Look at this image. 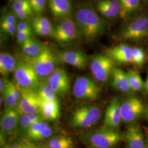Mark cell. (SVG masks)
Returning <instances> with one entry per match:
<instances>
[{
    "label": "cell",
    "instance_id": "obj_25",
    "mask_svg": "<svg viewBox=\"0 0 148 148\" xmlns=\"http://www.w3.org/2000/svg\"><path fill=\"white\" fill-rule=\"evenodd\" d=\"M126 74L133 92H142L145 90V82L137 71L130 70Z\"/></svg>",
    "mask_w": 148,
    "mask_h": 148
},
{
    "label": "cell",
    "instance_id": "obj_10",
    "mask_svg": "<svg viewBox=\"0 0 148 148\" xmlns=\"http://www.w3.org/2000/svg\"><path fill=\"white\" fill-rule=\"evenodd\" d=\"M60 43H68L80 37L79 32L74 16H69L62 19L54 27L52 37Z\"/></svg>",
    "mask_w": 148,
    "mask_h": 148
},
{
    "label": "cell",
    "instance_id": "obj_2",
    "mask_svg": "<svg viewBox=\"0 0 148 148\" xmlns=\"http://www.w3.org/2000/svg\"><path fill=\"white\" fill-rule=\"evenodd\" d=\"M21 59L32 66L39 77H47L57 68V58L47 45L37 56L30 57L23 54Z\"/></svg>",
    "mask_w": 148,
    "mask_h": 148
},
{
    "label": "cell",
    "instance_id": "obj_43",
    "mask_svg": "<svg viewBox=\"0 0 148 148\" xmlns=\"http://www.w3.org/2000/svg\"><path fill=\"white\" fill-rule=\"evenodd\" d=\"M145 144H147L145 148H148V133L147 135V143H145Z\"/></svg>",
    "mask_w": 148,
    "mask_h": 148
},
{
    "label": "cell",
    "instance_id": "obj_33",
    "mask_svg": "<svg viewBox=\"0 0 148 148\" xmlns=\"http://www.w3.org/2000/svg\"><path fill=\"white\" fill-rule=\"evenodd\" d=\"M31 24L32 27H54L49 19L42 16H34L32 18Z\"/></svg>",
    "mask_w": 148,
    "mask_h": 148
},
{
    "label": "cell",
    "instance_id": "obj_30",
    "mask_svg": "<svg viewBox=\"0 0 148 148\" xmlns=\"http://www.w3.org/2000/svg\"><path fill=\"white\" fill-rule=\"evenodd\" d=\"M2 93L6 108L16 109L19 105V101L16 99L14 95L12 94L11 90L9 89L7 85V81L5 89Z\"/></svg>",
    "mask_w": 148,
    "mask_h": 148
},
{
    "label": "cell",
    "instance_id": "obj_6",
    "mask_svg": "<svg viewBox=\"0 0 148 148\" xmlns=\"http://www.w3.org/2000/svg\"><path fill=\"white\" fill-rule=\"evenodd\" d=\"M14 76L17 86L21 88L35 90L40 84L39 77L32 66L21 59L17 60Z\"/></svg>",
    "mask_w": 148,
    "mask_h": 148
},
{
    "label": "cell",
    "instance_id": "obj_38",
    "mask_svg": "<svg viewBox=\"0 0 148 148\" xmlns=\"http://www.w3.org/2000/svg\"><path fill=\"white\" fill-rule=\"evenodd\" d=\"M1 31L11 36L14 35L17 32L16 24H1Z\"/></svg>",
    "mask_w": 148,
    "mask_h": 148
},
{
    "label": "cell",
    "instance_id": "obj_11",
    "mask_svg": "<svg viewBox=\"0 0 148 148\" xmlns=\"http://www.w3.org/2000/svg\"><path fill=\"white\" fill-rule=\"evenodd\" d=\"M46 82L57 95H65L70 91V81L68 74L61 68L57 67L54 69L48 76Z\"/></svg>",
    "mask_w": 148,
    "mask_h": 148
},
{
    "label": "cell",
    "instance_id": "obj_34",
    "mask_svg": "<svg viewBox=\"0 0 148 148\" xmlns=\"http://www.w3.org/2000/svg\"><path fill=\"white\" fill-rule=\"evenodd\" d=\"M11 11H32L28 0H16L13 1L11 5Z\"/></svg>",
    "mask_w": 148,
    "mask_h": 148
},
{
    "label": "cell",
    "instance_id": "obj_21",
    "mask_svg": "<svg viewBox=\"0 0 148 148\" xmlns=\"http://www.w3.org/2000/svg\"><path fill=\"white\" fill-rule=\"evenodd\" d=\"M40 100V113L43 117L49 121L57 120L60 115L58 101Z\"/></svg>",
    "mask_w": 148,
    "mask_h": 148
},
{
    "label": "cell",
    "instance_id": "obj_45",
    "mask_svg": "<svg viewBox=\"0 0 148 148\" xmlns=\"http://www.w3.org/2000/svg\"><path fill=\"white\" fill-rule=\"evenodd\" d=\"M12 1H16V0H12Z\"/></svg>",
    "mask_w": 148,
    "mask_h": 148
},
{
    "label": "cell",
    "instance_id": "obj_24",
    "mask_svg": "<svg viewBox=\"0 0 148 148\" xmlns=\"http://www.w3.org/2000/svg\"><path fill=\"white\" fill-rule=\"evenodd\" d=\"M121 6V11L120 16L126 19L136 14L141 7L142 0H119Z\"/></svg>",
    "mask_w": 148,
    "mask_h": 148
},
{
    "label": "cell",
    "instance_id": "obj_20",
    "mask_svg": "<svg viewBox=\"0 0 148 148\" xmlns=\"http://www.w3.org/2000/svg\"><path fill=\"white\" fill-rule=\"evenodd\" d=\"M112 86L115 90L127 94L133 92L127 74L122 69L115 67L112 73Z\"/></svg>",
    "mask_w": 148,
    "mask_h": 148
},
{
    "label": "cell",
    "instance_id": "obj_7",
    "mask_svg": "<svg viewBox=\"0 0 148 148\" xmlns=\"http://www.w3.org/2000/svg\"><path fill=\"white\" fill-rule=\"evenodd\" d=\"M122 120L126 124H134L145 111L142 101L135 95H130L121 101Z\"/></svg>",
    "mask_w": 148,
    "mask_h": 148
},
{
    "label": "cell",
    "instance_id": "obj_23",
    "mask_svg": "<svg viewBox=\"0 0 148 148\" xmlns=\"http://www.w3.org/2000/svg\"><path fill=\"white\" fill-rule=\"evenodd\" d=\"M17 60L10 53L1 52L0 54V73L7 76L14 73L16 70Z\"/></svg>",
    "mask_w": 148,
    "mask_h": 148
},
{
    "label": "cell",
    "instance_id": "obj_35",
    "mask_svg": "<svg viewBox=\"0 0 148 148\" xmlns=\"http://www.w3.org/2000/svg\"><path fill=\"white\" fill-rule=\"evenodd\" d=\"M34 32L37 35L41 36H51L52 37L54 30V27H32Z\"/></svg>",
    "mask_w": 148,
    "mask_h": 148
},
{
    "label": "cell",
    "instance_id": "obj_40",
    "mask_svg": "<svg viewBox=\"0 0 148 148\" xmlns=\"http://www.w3.org/2000/svg\"><path fill=\"white\" fill-rule=\"evenodd\" d=\"M5 148H38L36 146L25 142L14 143L7 145Z\"/></svg>",
    "mask_w": 148,
    "mask_h": 148
},
{
    "label": "cell",
    "instance_id": "obj_8",
    "mask_svg": "<svg viewBox=\"0 0 148 148\" xmlns=\"http://www.w3.org/2000/svg\"><path fill=\"white\" fill-rule=\"evenodd\" d=\"M121 139V136L116 129L104 127L90 133L88 141L93 148H112Z\"/></svg>",
    "mask_w": 148,
    "mask_h": 148
},
{
    "label": "cell",
    "instance_id": "obj_3",
    "mask_svg": "<svg viewBox=\"0 0 148 148\" xmlns=\"http://www.w3.org/2000/svg\"><path fill=\"white\" fill-rule=\"evenodd\" d=\"M101 115V109L97 106H81L74 110L70 119V123L75 128H90L98 121Z\"/></svg>",
    "mask_w": 148,
    "mask_h": 148
},
{
    "label": "cell",
    "instance_id": "obj_12",
    "mask_svg": "<svg viewBox=\"0 0 148 148\" xmlns=\"http://www.w3.org/2000/svg\"><path fill=\"white\" fill-rule=\"evenodd\" d=\"M20 88L21 98L16 110L22 114L33 115L40 113L41 100L36 92L34 90Z\"/></svg>",
    "mask_w": 148,
    "mask_h": 148
},
{
    "label": "cell",
    "instance_id": "obj_22",
    "mask_svg": "<svg viewBox=\"0 0 148 148\" xmlns=\"http://www.w3.org/2000/svg\"><path fill=\"white\" fill-rule=\"evenodd\" d=\"M45 46L46 45L32 37L21 44V51L27 56L34 57L41 53Z\"/></svg>",
    "mask_w": 148,
    "mask_h": 148
},
{
    "label": "cell",
    "instance_id": "obj_5",
    "mask_svg": "<svg viewBox=\"0 0 148 148\" xmlns=\"http://www.w3.org/2000/svg\"><path fill=\"white\" fill-rule=\"evenodd\" d=\"M115 62L107 54H98L92 57L90 69L94 78L102 84L109 82Z\"/></svg>",
    "mask_w": 148,
    "mask_h": 148
},
{
    "label": "cell",
    "instance_id": "obj_14",
    "mask_svg": "<svg viewBox=\"0 0 148 148\" xmlns=\"http://www.w3.org/2000/svg\"><path fill=\"white\" fill-rule=\"evenodd\" d=\"M121 101L118 97L114 98L106 110L104 119L105 127L116 129L122 121L121 113Z\"/></svg>",
    "mask_w": 148,
    "mask_h": 148
},
{
    "label": "cell",
    "instance_id": "obj_1",
    "mask_svg": "<svg viewBox=\"0 0 148 148\" xmlns=\"http://www.w3.org/2000/svg\"><path fill=\"white\" fill-rule=\"evenodd\" d=\"M74 17L80 37L86 41L95 40L106 31V21L90 1H81L76 8Z\"/></svg>",
    "mask_w": 148,
    "mask_h": 148
},
{
    "label": "cell",
    "instance_id": "obj_37",
    "mask_svg": "<svg viewBox=\"0 0 148 148\" xmlns=\"http://www.w3.org/2000/svg\"><path fill=\"white\" fill-rule=\"evenodd\" d=\"M33 32L32 29L28 30H24V31H20L16 32V38L17 41L21 44L24 42L25 41L31 38L32 37Z\"/></svg>",
    "mask_w": 148,
    "mask_h": 148
},
{
    "label": "cell",
    "instance_id": "obj_29",
    "mask_svg": "<svg viewBox=\"0 0 148 148\" xmlns=\"http://www.w3.org/2000/svg\"><path fill=\"white\" fill-rule=\"evenodd\" d=\"M48 126H49L48 124L44 120L35 123L27 130V137L32 140H35L37 135L41 132Z\"/></svg>",
    "mask_w": 148,
    "mask_h": 148
},
{
    "label": "cell",
    "instance_id": "obj_39",
    "mask_svg": "<svg viewBox=\"0 0 148 148\" xmlns=\"http://www.w3.org/2000/svg\"><path fill=\"white\" fill-rule=\"evenodd\" d=\"M16 29H17V32H20V31L32 30V27L31 23L27 21H24L17 23Z\"/></svg>",
    "mask_w": 148,
    "mask_h": 148
},
{
    "label": "cell",
    "instance_id": "obj_41",
    "mask_svg": "<svg viewBox=\"0 0 148 148\" xmlns=\"http://www.w3.org/2000/svg\"><path fill=\"white\" fill-rule=\"evenodd\" d=\"M5 85H6V80L2 77L0 79V91L1 92L3 93L4 90L5 89Z\"/></svg>",
    "mask_w": 148,
    "mask_h": 148
},
{
    "label": "cell",
    "instance_id": "obj_42",
    "mask_svg": "<svg viewBox=\"0 0 148 148\" xmlns=\"http://www.w3.org/2000/svg\"><path fill=\"white\" fill-rule=\"evenodd\" d=\"M145 90H146V91H147V92L148 95V71L147 79H146V81L145 82Z\"/></svg>",
    "mask_w": 148,
    "mask_h": 148
},
{
    "label": "cell",
    "instance_id": "obj_32",
    "mask_svg": "<svg viewBox=\"0 0 148 148\" xmlns=\"http://www.w3.org/2000/svg\"><path fill=\"white\" fill-rule=\"evenodd\" d=\"M32 12L36 16H42L46 8L47 0H28Z\"/></svg>",
    "mask_w": 148,
    "mask_h": 148
},
{
    "label": "cell",
    "instance_id": "obj_9",
    "mask_svg": "<svg viewBox=\"0 0 148 148\" xmlns=\"http://www.w3.org/2000/svg\"><path fill=\"white\" fill-rule=\"evenodd\" d=\"M101 92L98 84L90 77L79 76L76 78L73 87V94L76 98L81 101H95Z\"/></svg>",
    "mask_w": 148,
    "mask_h": 148
},
{
    "label": "cell",
    "instance_id": "obj_17",
    "mask_svg": "<svg viewBox=\"0 0 148 148\" xmlns=\"http://www.w3.org/2000/svg\"><path fill=\"white\" fill-rule=\"evenodd\" d=\"M115 63H132V48L125 43H120L115 47L109 48L106 54Z\"/></svg>",
    "mask_w": 148,
    "mask_h": 148
},
{
    "label": "cell",
    "instance_id": "obj_13",
    "mask_svg": "<svg viewBox=\"0 0 148 148\" xmlns=\"http://www.w3.org/2000/svg\"><path fill=\"white\" fill-rule=\"evenodd\" d=\"M95 10L106 19H115L120 16L121 6L119 0H95Z\"/></svg>",
    "mask_w": 148,
    "mask_h": 148
},
{
    "label": "cell",
    "instance_id": "obj_19",
    "mask_svg": "<svg viewBox=\"0 0 148 148\" xmlns=\"http://www.w3.org/2000/svg\"><path fill=\"white\" fill-rule=\"evenodd\" d=\"M127 148H145L143 133L140 127L134 124L130 125L125 133Z\"/></svg>",
    "mask_w": 148,
    "mask_h": 148
},
{
    "label": "cell",
    "instance_id": "obj_26",
    "mask_svg": "<svg viewBox=\"0 0 148 148\" xmlns=\"http://www.w3.org/2000/svg\"><path fill=\"white\" fill-rule=\"evenodd\" d=\"M49 148H74L73 139L68 136H60L52 138L48 143Z\"/></svg>",
    "mask_w": 148,
    "mask_h": 148
},
{
    "label": "cell",
    "instance_id": "obj_44",
    "mask_svg": "<svg viewBox=\"0 0 148 148\" xmlns=\"http://www.w3.org/2000/svg\"><path fill=\"white\" fill-rule=\"evenodd\" d=\"M144 1H145V2H148V0H144Z\"/></svg>",
    "mask_w": 148,
    "mask_h": 148
},
{
    "label": "cell",
    "instance_id": "obj_31",
    "mask_svg": "<svg viewBox=\"0 0 148 148\" xmlns=\"http://www.w3.org/2000/svg\"><path fill=\"white\" fill-rule=\"evenodd\" d=\"M132 55L133 64L137 67H142L145 62V53L142 48H132Z\"/></svg>",
    "mask_w": 148,
    "mask_h": 148
},
{
    "label": "cell",
    "instance_id": "obj_46",
    "mask_svg": "<svg viewBox=\"0 0 148 148\" xmlns=\"http://www.w3.org/2000/svg\"></svg>",
    "mask_w": 148,
    "mask_h": 148
},
{
    "label": "cell",
    "instance_id": "obj_16",
    "mask_svg": "<svg viewBox=\"0 0 148 148\" xmlns=\"http://www.w3.org/2000/svg\"><path fill=\"white\" fill-rule=\"evenodd\" d=\"M20 117V113L16 109L6 108L1 117V131L8 134L14 133L18 127Z\"/></svg>",
    "mask_w": 148,
    "mask_h": 148
},
{
    "label": "cell",
    "instance_id": "obj_18",
    "mask_svg": "<svg viewBox=\"0 0 148 148\" xmlns=\"http://www.w3.org/2000/svg\"><path fill=\"white\" fill-rule=\"evenodd\" d=\"M52 14L56 18L62 19L71 16L73 6L71 0H48Z\"/></svg>",
    "mask_w": 148,
    "mask_h": 148
},
{
    "label": "cell",
    "instance_id": "obj_36",
    "mask_svg": "<svg viewBox=\"0 0 148 148\" xmlns=\"http://www.w3.org/2000/svg\"><path fill=\"white\" fill-rule=\"evenodd\" d=\"M18 18L13 13V12H6L2 16L1 24H17Z\"/></svg>",
    "mask_w": 148,
    "mask_h": 148
},
{
    "label": "cell",
    "instance_id": "obj_27",
    "mask_svg": "<svg viewBox=\"0 0 148 148\" xmlns=\"http://www.w3.org/2000/svg\"><path fill=\"white\" fill-rule=\"evenodd\" d=\"M35 91L37 95L42 100L47 101H58L57 94L52 90L48 85L47 82H40V84Z\"/></svg>",
    "mask_w": 148,
    "mask_h": 148
},
{
    "label": "cell",
    "instance_id": "obj_28",
    "mask_svg": "<svg viewBox=\"0 0 148 148\" xmlns=\"http://www.w3.org/2000/svg\"><path fill=\"white\" fill-rule=\"evenodd\" d=\"M43 120H44V118L41 113L33 115L23 114L20 117L18 127L21 130L27 131L33 124Z\"/></svg>",
    "mask_w": 148,
    "mask_h": 148
},
{
    "label": "cell",
    "instance_id": "obj_4",
    "mask_svg": "<svg viewBox=\"0 0 148 148\" xmlns=\"http://www.w3.org/2000/svg\"><path fill=\"white\" fill-rule=\"evenodd\" d=\"M120 38L125 41H137L148 36V15L134 18L120 32Z\"/></svg>",
    "mask_w": 148,
    "mask_h": 148
},
{
    "label": "cell",
    "instance_id": "obj_15",
    "mask_svg": "<svg viewBox=\"0 0 148 148\" xmlns=\"http://www.w3.org/2000/svg\"><path fill=\"white\" fill-rule=\"evenodd\" d=\"M57 60L77 68L85 69L88 64V58L85 53L80 51H68L58 53L56 56Z\"/></svg>",
    "mask_w": 148,
    "mask_h": 148
}]
</instances>
